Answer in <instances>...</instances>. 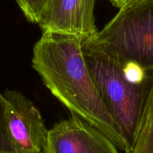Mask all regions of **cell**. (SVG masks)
Segmentation results:
<instances>
[{
    "instance_id": "9",
    "label": "cell",
    "mask_w": 153,
    "mask_h": 153,
    "mask_svg": "<svg viewBox=\"0 0 153 153\" xmlns=\"http://www.w3.org/2000/svg\"><path fill=\"white\" fill-rule=\"evenodd\" d=\"M27 20L38 23L40 15L48 0H15Z\"/></svg>"
},
{
    "instance_id": "3",
    "label": "cell",
    "mask_w": 153,
    "mask_h": 153,
    "mask_svg": "<svg viewBox=\"0 0 153 153\" xmlns=\"http://www.w3.org/2000/svg\"><path fill=\"white\" fill-rule=\"evenodd\" d=\"M85 42L120 64L134 63L153 74V0L120 8L94 39Z\"/></svg>"
},
{
    "instance_id": "12",
    "label": "cell",
    "mask_w": 153,
    "mask_h": 153,
    "mask_svg": "<svg viewBox=\"0 0 153 153\" xmlns=\"http://www.w3.org/2000/svg\"><path fill=\"white\" fill-rule=\"evenodd\" d=\"M41 153H43V152H41Z\"/></svg>"
},
{
    "instance_id": "6",
    "label": "cell",
    "mask_w": 153,
    "mask_h": 153,
    "mask_svg": "<svg viewBox=\"0 0 153 153\" xmlns=\"http://www.w3.org/2000/svg\"><path fill=\"white\" fill-rule=\"evenodd\" d=\"M95 0H48L38 24L43 32L70 34L82 42L98 32L94 16Z\"/></svg>"
},
{
    "instance_id": "11",
    "label": "cell",
    "mask_w": 153,
    "mask_h": 153,
    "mask_svg": "<svg viewBox=\"0 0 153 153\" xmlns=\"http://www.w3.org/2000/svg\"><path fill=\"white\" fill-rule=\"evenodd\" d=\"M115 7L119 8L120 9L122 8L126 7V6L131 4L132 3L137 2L141 1V0H108Z\"/></svg>"
},
{
    "instance_id": "10",
    "label": "cell",
    "mask_w": 153,
    "mask_h": 153,
    "mask_svg": "<svg viewBox=\"0 0 153 153\" xmlns=\"http://www.w3.org/2000/svg\"><path fill=\"white\" fill-rule=\"evenodd\" d=\"M120 64L126 78L133 83H140L145 80L149 75H153L146 74L140 66L134 63H126Z\"/></svg>"
},
{
    "instance_id": "2",
    "label": "cell",
    "mask_w": 153,
    "mask_h": 153,
    "mask_svg": "<svg viewBox=\"0 0 153 153\" xmlns=\"http://www.w3.org/2000/svg\"><path fill=\"white\" fill-rule=\"evenodd\" d=\"M83 54L99 93L122 134L125 152H129L153 101V75L133 83L126 78L118 62L87 42H83Z\"/></svg>"
},
{
    "instance_id": "1",
    "label": "cell",
    "mask_w": 153,
    "mask_h": 153,
    "mask_svg": "<svg viewBox=\"0 0 153 153\" xmlns=\"http://www.w3.org/2000/svg\"><path fill=\"white\" fill-rule=\"evenodd\" d=\"M32 67L72 114L95 126L125 152L122 134L88 70L80 39L70 34L43 32L33 49Z\"/></svg>"
},
{
    "instance_id": "8",
    "label": "cell",
    "mask_w": 153,
    "mask_h": 153,
    "mask_svg": "<svg viewBox=\"0 0 153 153\" xmlns=\"http://www.w3.org/2000/svg\"><path fill=\"white\" fill-rule=\"evenodd\" d=\"M0 153H15L8 130L7 104L0 92Z\"/></svg>"
},
{
    "instance_id": "7",
    "label": "cell",
    "mask_w": 153,
    "mask_h": 153,
    "mask_svg": "<svg viewBox=\"0 0 153 153\" xmlns=\"http://www.w3.org/2000/svg\"><path fill=\"white\" fill-rule=\"evenodd\" d=\"M128 153H153V101L140 127L134 146Z\"/></svg>"
},
{
    "instance_id": "5",
    "label": "cell",
    "mask_w": 153,
    "mask_h": 153,
    "mask_svg": "<svg viewBox=\"0 0 153 153\" xmlns=\"http://www.w3.org/2000/svg\"><path fill=\"white\" fill-rule=\"evenodd\" d=\"M95 126L75 114L48 130L43 153H119Z\"/></svg>"
},
{
    "instance_id": "4",
    "label": "cell",
    "mask_w": 153,
    "mask_h": 153,
    "mask_svg": "<svg viewBox=\"0 0 153 153\" xmlns=\"http://www.w3.org/2000/svg\"><path fill=\"white\" fill-rule=\"evenodd\" d=\"M7 104L8 130L15 153H41L47 132L41 114L25 96L14 90L3 93Z\"/></svg>"
}]
</instances>
